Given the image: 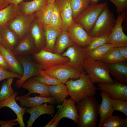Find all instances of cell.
I'll use <instances>...</instances> for the list:
<instances>
[{
  "label": "cell",
  "mask_w": 127,
  "mask_h": 127,
  "mask_svg": "<svg viewBox=\"0 0 127 127\" xmlns=\"http://www.w3.org/2000/svg\"><path fill=\"white\" fill-rule=\"evenodd\" d=\"M36 17V12L26 16L20 12L14 19L7 23V26L20 40L29 32L31 25Z\"/></svg>",
  "instance_id": "cell-8"
},
{
  "label": "cell",
  "mask_w": 127,
  "mask_h": 127,
  "mask_svg": "<svg viewBox=\"0 0 127 127\" xmlns=\"http://www.w3.org/2000/svg\"><path fill=\"white\" fill-rule=\"evenodd\" d=\"M63 23L57 4L55 1L53 4V12L49 24L44 27L48 28H56L62 29Z\"/></svg>",
  "instance_id": "cell-36"
},
{
  "label": "cell",
  "mask_w": 127,
  "mask_h": 127,
  "mask_svg": "<svg viewBox=\"0 0 127 127\" xmlns=\"http://www.w3.org/2000/svg\"><path fill=\"white\" fill-rule=\"evenodd\" d=\"M74 20L90 4L89 0H70Z\"/></svg>",
  "instance_id": "cell-33"
},
{
  "label": "cell",
  "mask_w": 127,
  "mask_h": 127,
  "mask_svg": "<svg viewBox=\"0 0 127 127\" xmlns=\"http://www.w3.org/2000/svg\"><path fill=\"white\" fill-rule=\"evenodd\" d=\"M33 58L44 71L59 64L68 63V58L58 54L50 52L43 49L32 55Z\"/></svg>",
  "instance_id": "cell-7"
},
{
  "label": "cell",
  "mask_w": 127,
  "mask_h": 127,
  "mask_svg": "<svg viewBox=\"0 0 127 127\" xmlns=\"http://www.w3.org/2000/svg\"><path fill=\"white\" fill-rule=\"evenodd\" d=\"M53 4H48L40 10L36 12V19L43 27L49 24L53 12Z\"/></svg>",
  "instance_id": "cell-31"
},
{
  "label": "cell",
  "mask_w": 127,
  "mask_h": 127,
  "mask_svg": "<svg viewBox=\"0 0 127 127\" xmlns=\"http://www.w3.org/2000/svg\"><path fill=\"white\" fill-rule=\"evenodd\" d=\"M114 47L111 44L106 43L88 52L87 57L94 60L100 61L105 54Z\"/></svg>",
  "instance_id": "cell-32"
},
{
  "label": "cell",
  "mask_w": 127,
  "mask_h": 127,
  "mask_svg": "<svg viewBox=\"0 0 127 127\" xmlns=\"http://www.w3.org/2000/svg\"><path fill=\"white\" fill-rule=\"evenodd\" d=\"M55 110L53 104L48 105L47 103H43L35 107L27 108L26 112L30 114V119L27 122V127H32L35 121L40 115L45 114H52L54 113Z\"/></svg>",
  "instance_id": "cell-22"
},
{
  "label": "cell",
  "mask_w": 127,
  "mask_h": 127,
  "mask_svg": "<svg viewBox=\"0 0 127 127\" xmlns=\"http://www.w3.org/2000/svg\"><path fill=\"white\" fill-rule=\"evenodd\" d=\"M0 51L4 56L9 65L10 71L22 75L23 69L22 66L12 52L6 49L0 44Z\"/></svg>",
  "instance_id": "cell-27"
},
{
  "label": "cell",
  "mask_w": 127,
  "mask_h": 127,
  "mask_svg": "<svg viewBox=\"0 0 127 127\" xmlns=\"http://www.w3.org/2000/svg\"><path fill=\"white\" fill-rule=\"evenodd\" d=\"M105 64L110 73L113 75L117 81L127 85V63L126 61Z\"/></svg>",
  "instance_id": "cell-24"
},
{
  "label": "cell",
  "mask_w": 127,
  "mask_h": 127,
  "mask_svg": "<svg viewBox=\"0 0 127 127\" xmlns=\"http://www.w3.org/2000/svg\"><path fill=\"white\" fill-rule=\"evenodd\" d=\"M0 67L8 70H10L9 66L6 60L0 51Z\"/></svg>",
  "instance_id": "cell-45"
},
{
  "label": "cell",
  "mask_w": 127,
  "mask_h": 127,
  "mask_svg": "<svg viewBox=\"0 0 127 127\" xmlns=\"http://www.w3.org/2000/svg\"><path fill=\"white\" fill-rule=\"evenodd\" d=\"M16 99L20 102L21 106L33 107L39 106L43 103H48L53 104L57 102L52 96L43 97L36 95L32 97L26 95L16 97Z\"/></svg>",
  "instance_id": "cell-21"
},
{
  "label": "cell",
  "mask_w": 127,
  "mask_h": 127,
  "mask_svg": "<svg viewBox=\"0 0 127 127\" xmlns=\"http://www.w3.org/2000/svg\"><path fill=\"white\" fill-rule=\"evenodd\" d=\"M113 107L114 111H119L127 116V101L113 100Z\"/></svg>",
  "instance_id": "cell-40"
},
{
  "label": "cell",
  "mask_w": 127,
  "mask_h": 127,
  "mask_svg": "<svg viewBox=\"0 0 127 127\" xmlns=\"http://www.w3.org/2000/svg\"><path fill=\"white\" fill-rule=\"evenodd\" d=\"M90 4H95L97 3L99 0H89Z\"/></svg>",
  "instance_id": "cell-50"
},
{
  "label": "cell",
  "mask_w": 127,
  "mask_h": 127,
  "mask_svg": "<svg viewBox=\"0 0 127 127\" xmlns=\"http://www.w3.org/2000/svg\"><path fill=\"white\" fill-rule=\"evenodd\" d=\"M24 0H6V2L8 4H12L16 6H18L19 4Z\"/></svg>",
  "instance_id": "cell-47"
},
{
  "label": "cell",
  "mask_w": 127,
  "mask_h": 127,
  "mask_svg": "<svg viewBox=\"0 0 127 127\" xmlns=\"http://www.w3.org/2000/svg\"><path fill=\"white\" fill-rule=\"evenodd\" d=\"M78 127H96L98 125V102L94 96L85 98L77 103Z\"/></svg>",
  "instance_id": "cell-1"
},
{
  "label": "cell",
  "mask_w": 127,
  "mask_h": 127,
  "mask_svg": "<svg viewBox=\"0 0 127 127\" xmlns=\"http://www.w3.org/2000/svg\"><path fill=\"white\" fill-rule=\"evenodd\" d=\"M60 105L58 116L59 120L67 118L73 120L75 124L78 121V115L75 102L71 98L65 99Z\"/></svg>",
  "instance_id": "cell-19"
},
{
  "label": "cell",
  "mask_w": 127,
  "mask_h": 127,
  "mask_svg": "<svg viewBox=\"0 0 127 127\" xmlns=\"http://www.w3.org/2000/svg\"><path fill=\"white\" fill-rule=\"evenodd\" d=\"M1 44V39L0 34V44Z\"/></svg>",
  "instance_id": "cell-52"
},
{
  "label": "cell",
  "mask_w": 127,
  "mask_h": 127,
  "mask_svg": "<svg viewBox=\"0 0 127 127\" xmlns=\"http://www.w3.org/2000/svg\"><path fill=\"white\" fill-rule=\"evenodd\" d=\"M48 87L50 96L57 102H63L69 95L67 86L62 83Z\"/></svg>",
  "instance_id": "cell-30"
},
{
  "label": "cell",
  "mask_w": 127,
  "mask_h": 127,
  "mask_svg": "<svg viewBox=\"0 0 127 127\" xmlns=\"http://www.w3.org/2000/svg\"><path fill=\"white\" fill-rule=\"evenodd\" d=\"M127 118L123 119L118 115L112 116L105 119L100 127H127Z\"/></svg>",
  "instance_id": "cell-35"
},
{
  "label": "cell",
  "mask_w": 127,
  "mask_h": 127,
  "mask_svg": "<svg viewBox=\"0 0 127 127\" xmlns=\"http://www.w3.org/2000/svg\"><path fill=\"white\" fill-rule=\"evenodd\" d=\"M45 71L64 84L70 79H79L81 72L65 64L56 65Z\"/></svg>",
  "instance_id": "cell-10"
},
{
  "label": "cell",
  "mask_w": 127,
  "mask_h": 127,
  "mask_svg": "<svg viewBox=\"0 0 127 127\" xmlns=\"http://www.w3.org/2000/svg\"><path fill=\"white\" fill-rule=\"evenodd\" d=\"M19 6L12 4L0 10V28L7 26V23L14 19L20 13Z\"/></svg>",
  "instance_id": "cell-26"
},
{
  "label": "cell",
  "mask_w": 127,
  "mask_h": 127,
  "mask_svg": "<svg viewBox=\"0 0 127 127\" xmlns=\"http://www.w3.org/2000/svg\"><path fill=\"white\" fill-rule=\"evenodd\" d=\"M22 75L6 70L0 67V82L10 77L20 79Z\"/></svg>",
  "instance_id": "cell-41"
},
{
  "label": "cell",
  "mask_w": 127,
  "mask_h": 127,
  "mask_svg": "<svg viewBox=\"0 0 127 127\" xmlns=\"http://www.w3.org/2000/svg\"><path fill=\"white\" fill-rule=\"evenodd\" d=\"M127 12L125 14V17L123 21V29L125 31L127 30Z\"/></svg>",
  "instance_id": "cell-49"
},
{
  "label": "cell",
  "mask_w": 127,
  "mask_h": 127,
  "mask_svg": "<svg viewBox=\"0 0 127 127\" xmlns=\"http://www.w3.org/2000/svg\"><path fill=\"white\" fill-rule=\"evenodd\" d=\"M15 55H33L37 52L33 40L29 32L19 42L12 52Z\"/></svg>",
  "instance_id": "cell-17"
},
{
  "label": "cell",
  "mask_w": 127,
  "mask_h": 127,
  "mask_svg": "<svg viewBox=\"0 0 127 127\" xmlns=\"http://www.w3.org/2000/svg\"><path fill=\"white\" fill-rule=\"evenodd\" d=\"M17 92L7 99L0 102V109L3 107H6L9 108L15 113L17 116L18 122L20 127H25L23 117L27 107H21L16 103V97L17 95Z\"/></svg>",
  "instance_id": "cell-16"
},
{
  "label": "cell",
  "mask_w": 127,
  "mask_h": 127,
  "mask_svg": "<svg viewBox=\"0 0 127 127\" xmlns=\"http://www.w3.org/2000/svg\"><path fill=\"white\" fill-rule=\"evenodd\" d=\"M87 54L85 48L74 43L68 47L67 50L61 55L69 59V61L65 64L82 71H84L83 63L87 57Z\"/></svg>",
  "instance_id": "cell-9"
},
{
  "label": "cell",
  "mask_w": 127,
  "mask_h": 127,
  "mask_svg": "<svg viewBox=\"0 0 127 127\" xmlns=\"http://www.w3.org/2000/svg\"><path fill=\"white\" fill-rule=\"evenodd\" d=\"M9 4L7 2L6 0H0V10L6 7Z\"/></svg>",
  "instance_id": "cell-48"
},
{
  "label": "cell",
  "mask_w": 127,
  "mask_h": 127,
  "mask_svg": "<svg viewBox=\"0 0 127 127\" xmlns=\"http://www.w3.org/2000/svg\"><path fill=\"white\" fill-rule=\"evenodd\" d=\"M63 23L62 30H67L74 22L70 0H56Z\"/></svg>",
  "instance_id": "cell-20"
},
{
  "label": "cell",
  "mask_w": 127,
  "mask_h": 127,
  "mask_svg": "<svg viewBox=\"0 0 127 127\" xmlns=\"http://www.w3.org/2000/svg\"><path fill=\"white\" fill-rule=\"evenodd\" d=\"M43 28L45 33L46 45L43 49L54 53L57 38L62 30L56 28Z\"/></svg>",
  "instance_id": "cell-28"
},
{
  "label": "cell",
  "mask_w": 127,
  "mask_h": 127,
  "mask_svg": "<svg viewBox=\"0 0 127 127\" xmlns=\"http://www.w3.org/2000/svg\"><path fill=\"white\" fill-rule=\"evenodd\" d=\"M84 71L93 83H111L114 80L111 77L105 64L87 57L83 63Z\"/></svg>",
  "instance_id": "cell-3"
},
{
  "label": "cell",
  "mask_w": 127,
  "mask_h": 127,
  "mask_svg": "<svg viewBox=\"0 0 127 127\" xmlns=\"http://www.w3.org/2000/svg\"><path fill=\"white\" fill-rule=\"evenodd\" d=\"M107 5L105 2L100 4H90L74 21L81 25L90 35L97 19Z\"/></svg>",
  "instance_id": "cell-4"
},
{
  "label": "cell",
  "mask_w": 127,
  "mask_h": 127,
  "mask_svg": "<svg viewBox=\"0 0 127 127\" xmlns=\"http://www.w3.org/2000/svg\"><path fill=\"white\" fill-rule=\"evenodd\" d=\"M48 3V0H34L28 2L23 1L18 6L21 13L26 16L40 10Z\"/></svg>",
  "instance_id": "cell-25"
},
{
  "label": "cell",
  "mask_w": 127,
  "mask_h": 127,
  "mask_svg": "<svg viewBox=\"0 0 127 127\" xmlns=\"http://www.w3.org/2000/svg\"><path fill=\"white\" fill-rule=\"evenodd\" d=\"M74 43L69 36L67 30H62L57 38L54 53L61 55L66 48Z\"/></svg>",
  "instance_id": "cell-29"
},
{
  "label": "cell",
  "mask_w": 127,
  "mask_h": 127,
  "mask_svg": "<svg viewBox=\"0 0 127 127\" xmlns=\"http://www.w3.org/2000/svg\"><path fill=\"white\" fill-rule=\"evenodd\" d=\"M119 52L123 59L127 61V46L118 47Z\"/></svg>",
  "instance_id": "cell-46"
},
{
  "label": "cell",
  "mask_w": 127,
  "mask_h": 127,
  "mask_svg": "<svg viewBox=\"0 0 127 127\" xmlns=\"http://www.w3.org/2000/svg\"><path fill=\"white\" fill-rule=\"evenodd\" d=\"M17 120V118L6 121L0 120V125L1 127H12L19 124L17 122H16Z\"/></svg>",
  "instance_id": "cell-44"
},
{
  "label": "cell",
  "mask_w": 127,
  "mask_h": 127,
  "mask_svg": "<svg viewBox=\"0 0 127 127\" xmlns=\"http://www.w3.org/2000/svg\"><path fill=\"white\" fill-rule=\"evenodd\" d=\"M29 32L34 42L37 52L44 48L46 45L44 30L36 18L31 25Z\"/></svg>",
  "instance_id": "cell-14"
},
{
  "label": "cell",
  "mask_w": 127,
  "mask_h": 127,
  "mask_svg": "<svg viewBox=\"0 0 127 127\" xmlns=\"http://www.w3.org/2000/svg\"><path fill=\"white\" fill-rule=\"evenodd\" d=\"M115 6L116 12L120 14L127 9V0H109Z\"/></svg>",
  "instance_id": "cell-42"
},
{
  "label": "cell",
  "mask_w": 127,
  "mask_h": 127,
  "mask_svg": "<svg viewBox=\"0 0 127 127\" xmlns=\"http://www.w3.org/2000/svg\"><path fill=\"white\" fill-rule=\"evenodd\" d=\"M49 86L32 78L26 80L23 84L22 87L28 90V93L26 94L29 95L33 93H37L40 96L43 97L50 96Z\"/></svg>",
  "instance_id": "cell-18"
},
{
  "label": "cell",
  "mask_w": 127,
  "mask_h": 127,
  "mask_svg": "<svg viewBox=\"0 0 127 127\" xmlns=\"http://www.w3.org/2000/svg\"><path fill=\"white\" fill-rule=\"evenodd\" d=\"M109 34L92 37L90 42L85 48L87 51V52L91 51L98 47L107 43Z\"/></svg>",
  "instance_id": "cell-38"
},
{
  "label": "cell",
  "mask_w": 127,
  "mask_h": 127,
  "mask_svg": "<svg viewBox=\"0 0 127 127\" xmlns=\"http://www.w3.org/2000/svg\"><path fill=\"white\" fill-rule=\"evenodd\" d=\"M32 78L48 86L55 85L61 83L58 79L48 74L44 70L42 71L38 75Z\"/></svg>",
  "instance_id": "cell-37"
},
{
  "label": "cell",
  "mask_w": 127,
  "mask_h": 127,
  "mask_svg": "<svg viewBox=\"0 0 127 127\" xmlns=\"http://www.w3.org/2000/svg\"><path fill=\"white\" fill-rule=\"evenodd\" d=\"M100 96L102 101L100 104H98V112L100 116V120L98 127L100 126L104 120L113 115L114 111L113 107V99L109 96L106 92L101 90Z\"/></svg>",
  "instance_id": "cell-15"
},
{
  "label": "cell",
  "mask_w": 127,
  "mask_h": 127,
  "mask_svg": "<svg viewBox=\"0 0 127 127\" xmlns=\"http://www.w3.org/2000/svg\"><path fill=\"white\" fill-rule=\"evenodd\" d=\"M65 84L69 95L77 103L85 98L94 96L97 89L84 71H81L77 79L68 80Z\"/></svg>",
  "instance_id": "cell-2"
},
{
  "label": "cell",
  "mask_w": 127,
  "mask_h": 127,
  "mask_svg": "<svg viewBox=\"0 0 127 127\" xmlns=\"http://www.w3.org/2000/svg\"><path fill=\"white\" fill-rule=\"evenodd\" d=\"M98 89L107 92L113 100L127 101V85L114 80L111 83H99Z\"/></svg>",
  "instance_id": "cell-12"
},
{
  "label": "cell",
  "mask_w": 127,
  "mask_h": 127,
  "mask_svg": "<svg viewBox=\"0 0 127 127\" xmlns=\"http://www.w3.org/2000/svg\"><path fill=\"white\" fill-rule=\"evenodd\" d=\"M1 45L4 48L12 52L19 40L15 34L7 26L0 28Z\"/></svg>",
  "instance_id": "cell-23"
},
{
  "label": "cell",
  "mask_w": 127,
  "mask_h": 127,
  "mask_svg": "<svg viewBox=\"0 0 127 127\" xmlns=\"http://www.w3.org/2000/svg\"><path fill=\"white\" fill-rule=\"evenodd\" d=\"M56 0H48V4H53Z\"/></svg>",
  "instance_id": "cell-51"
},
{
  "label": "cell",
  "mask_w": 127,
  "mask_h": 127,
  "mask_svg": "<svg viewBox=\"0 0 127 127\" xmlns=\"http://www.w3.org/2000/svg\"><path fill=\"white\" fill-rule=\"evenodd\" d=\"M100 61L108 64L126 62L120 54L118 47L112 48L105 54Z\"/></svg>",
  "instance_id": "cell-34"
},
{
  "label": "cell",
  "mask_w": 127,
  "mask_h": 127,
  "mask_svg": "<svg viewBox=\"0 0 127 127\" xmlns=\"http://www.w3.org/2000/svg\"><path fill=\"white\" fill-rule=\"evenodd\" d=\"M15 56L23 69L22 77L16 80L15 82L16 87L19 89L22 87L23 83L27 80L38 75L42 71L44 70L40 65L34 62L29 57L20 55Z\"/></svg>",
  "instance_id": "cell-6"
},
{
  "label": "cell",
  "mask_w": 127,
  "mask_h": 127,
  "mask_svg": "<svg viewBox=\"0 0 127 127\" xmlns=\"http://www.w3.org/2000/svg\"><path fill=\"white\" fill-rule=\"evenodd\" d=\"M60 106V105H59L58 106V110L55 116L44 127H56L58 126L60 121L58 119V116Z\"/></svg>",
  "instance_id": "cell-43"
},
{
  "label": "cell",
  "mask_w": 127,
  "mask_h": 127,
  "mask_svg": "<svg viewBox=\"0 0 127 127\" xmlns=\"http://www.w3.org/2000/svg\"><path fill=\"white\" fill-rule=\"evenodd\" d=\"M116 20L107 5L97 19L90 36L92 38L110 34L115 24Z\"/></svg>",
  "instance_id": "cell-5"
},
{
  "label": "cell",
  "mask_w": 127,
  "mask_h": 127,
  "mask_svg": "<svg viewBox=\"0 0 127 127\" xmlns=\"http://www.w3.org/2000/svg\"><path fill=\"white\" fill-rule=\"evenodd\" d=\"M67 30L73 41L83 47H86L91 40L92 37L82 26L74 22Z\"/></svg>",
  "instance_id": "cell-13"
},
{
  "label": "cell",
  "mask_w": 127,
  "mask_h": 127,
  "mask_svg": "<svg viewBox=\"0 0 127 127\" xmlns=\"http://www.w3.org/2000/svg\"><path fill=\"white\" fill-rule=\"evenodd\" d=\"M11 84L7 80L2 83L0 90V102L8 98L14 93Z\"/></svg>",
  "instance_id": "cell-39"
},
{
  "label": "cell",
  "mask_w": 127,
  "mask_h": 127,
  "mask_svg": "<svg viewBox=\"0 0 127 127\" xmlns=\"http://www.w3.org/2000/svg\"><path fill=\"white\" fill-rule=\"evenodd\" d=\"M127 9L118 14L115 24L109 35L107 42L114 47L127 46V36L123 31L122 23Z\"/></svg>",
  "instance_id": "cell-11"
}]
</instances>
